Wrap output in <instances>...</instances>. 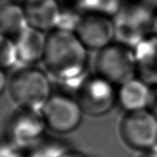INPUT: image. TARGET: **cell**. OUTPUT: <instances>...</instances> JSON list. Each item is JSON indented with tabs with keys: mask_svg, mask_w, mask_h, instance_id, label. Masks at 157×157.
Returning a JSON list of instances; mask_svg holds the SVG:
<instances>
[{
	"mask_svg": "<svg viewBox=\"0 0 157 157\" xmlns=\"http://www.w3.org/2000/svg\"><path fill=\"white\" fill-rule=\"evenodd\" d=\"M0 157H29L26 151L21 150L8 141L3 139Z\"/></svg>",
	"mask_w": 157,
	"mask_h": 157,
	"instance_id": "ac0fdd59",
	"label": "cell"
},
{
	"mask_svg": "<svg viewBox=\"0 0 157 157\" xmlns=\"http://www.w3.org/2000/svg\"><path fill=\"white\" fill-rule=\"evenodd\" d=\"M137 76L157 86V35L149 34L134 49Z\"/></svg>",
	"mask_w": 157,
	"mask_h": 157,
	"instance_id": "7c38bea8",
	"label": "cell"
},
{
	"mask_svg": "<svg viewBox=\"0 0 157 157\" xmlns=\"http://www.w3.org/2000/svg\"><path fill=\"white\" fill-rule=\"evenodd\" d=\"M14 41L20 64L34 65L35 63L41 61L46 43L44 32L29 26Z\"/></svg>",
	"mask_w": 157,
	"mask_h": 157,
	"instance_id": "4fadbf2b",
	"label": "cell"
},
{
	"mask_svg": "<svg viewBox=\"0 0 157 157\" xmlns=\"http://www.w3.org/2000/svg\"><path fill=\"white\" fill-rule=\"evenodd\" d=\"M148 109L155 114V116L157 118V86L153 87V92H152V98L150 101V105L148 107Z\"/></svg>",
	"mask_w": 157,
	"mask_h": 157,
	"instance_id": "d6986e66",
	"label": "cell"
},
{
	"mask_svg": "<svg viewBox=\"0 0 157 157\" xmlns=\"http://www.w3.org/2000/svg\"><path fill=\"white\" fill-rule=\"evenodd\" d=\"M23 8L29 27L44 33L57 28L61 8L55 0H25Z\"/></svg>",
	"mask_w": 157,
	"mask_h": 157,
	"instance_id": "30bf717a",
	"label": "cell"
},
{
	"mask_svg": "<svg viewBox=\"0 0 157 157\" xmlns=\"http://www.w3.org/2000/svg\"><path fill=\"white\" fill-rule=\"evenodd\" d=\"M138 157H157V149L142 153Z\"/></svg>",
	"mask_w": 157,
	"mask_h": 157,
	"instance_id": "cb8c5ba5",
	"label": "cell"
},
{
	"mask_svg": "<svg viewBox=\"0 0 157 157\" xmlns=\"http://www.w3.org/2000/svg\"><path fill=\"white\" fill-rule=\"evenodd\" d=\"M28 27L23 6L13 0L2 2L0 7V32L2 37L15 40Z\"/></svg>",
	"mask_w": 157,
	"mask_h": 157,
	"instance_id": "5bb4252c",
	"label": "cell"
},
{
	"mask_svg": "<svg viewBox=\"0 0 157 157\" xmlns=\"http://www.w3.org/2000/svg\"><path fill=\"white\" fill-rule=\"evenodd\" d=\"M18 61V55L14 40L2 37L0 41V64L2 70L13 68Z\"/></svg>",
	"mask_w": 157,
	"mask_h": 157,
	"instance_id": "2e32d148",
	"label": "cell"
},
{
	"mask_svg": "<svg viewBox=\"0 0 157 157\" xmlns=\"http://www.w3.org/2000/svg\"><path fill=\"white\" fill-rule=\"evenodd\" d=\"M142 3L153 10L157 8V0H142Z\"/></svg>",
	"mask_w": 157,
	"mask_h": 157,
	"instance_id": "7402d4cb",
	"label": "cell"
},
{
	"mask_svg": "<svg viewBox=\"0 0 157 157\" xmlns=\"http://www.w3.org/2000/svg\"><path fill=\"white\" fill-rule=\"evenodd\" d=\"M75 33L88 50L99 51L115 40L114 19L99 13H85Z\"/></svg>",
	"mask_w": 157,
	"mask_h": 157,
	"instance_id": "9c48e42d",
	"label": "cell"
},
{
	"mask_svg": "<svg viewBox=\"0 0 157 157\" xmlns=\"http://www.w3.org/2000/svg\"><path fill=\"white\" fill-rule=\"evenodd\" d=\"M154 10L144 4L122 5L113 17L115 40L134 49L144 38L151 34Z\"/></svg>",
	"mask_w": 157,
	"mask_h": 157,
	"instance_id": "5b68a950",
	"label": "cell"
},
{
	"mask_svg": "<svg viewBox=\"0 0 157 157\" xmlns=\"http://www.w3.org/2000/svg\"><path fill=\"white\" fill-rule=\"evenodd\" d=\"M94 66L95 74L118 86L137 76L133 49L118 41L98 51Z\"/></svg>",
	"mask_w": 157,
	"mask_h": 157,
	"instance_id": "3957f363",
	"label": "cell"
},
{
	"mask_svg": "<svg viewBox=\"0 0 157 157\" xmlns=\"http://www.w3.org/2000/svg\"><path fill=\"white\" fill-rule=\"evenodd\" d=\"M84 14L85 13L79 10L76 6L75 8H61L57 28L75 32Z\"/></svg>",
	"mask_w": 157,
	"mask_h": 157,
	"instance_id": "e0dca14e",
	"label": "cell"
},
{
	"mask_svg": "<svg viewBox=\"0 0 157 157\" xmlns=\"http://www.w3.org/2000/svg\"><path fill=\"white\" fill-rule=\"evenodd\" d=\"M7 81H8V77L6 76L5 71L2 70L0 73V91H1V93H3L5 91V89H6Z\"/></svg>",
	"mask_w": 157,
	"mask_h": 157,
	"instance_id": "44dd1931",
	"label": "cell"
},
{
	"mask_svg": "<svg viewBox=\"0 0 157 157\" xmlns=\"http://www.w3.org/2000/svg\"><path fill=\"white\" fill-rule=\"evenodd\" d=\"M116 86L97 74L87 75L76 89L74 97L85 114L100 117L108 114L118 103Z\"/></svg>",
	"mask_w": 157,
	"mask_h": 157,
	"instance_id": "8992f818",
	"label": "cell"
},
{
	"mask_svg": "<svg viewBox=\"0 0 157 157\" xmlns=\"http://www.w3.org/2000/svg\"><path fill=\"white\" fill-rule=\"evenodd\" d=\"M69 148L63 139L44 135L27 151V154L29 157H61Z\"/></svg>",
	"mask_w": 157,
	"mask_h": 157,
	"instance_id": "9a60e30c",
	"label": "cell"
},
{
	"mask_svg": "<svg viewBox=\"0 0 157 157\" xmlns=\"http://www.w3.org/2000/svg\"><path fill=\"white\" fill-rule=\"evenodd\" d=\"M87 50L75 32L56 28L46 33L41 62L50 76L75 94L87 75Z\"/></svg>",
	"mask_w": 157,
	"mask_h": 157,
	"instance_id": "6da1fadb",
	"label": "cell"
},
{
	"mask_svg": "<svg viewBox=\"0 0 157 157\" xmlns=\"http://www.w3.org/2000/svg\"><path fill=\"white\" fill-rule=\"evenodd\" d=\"M7 94L20 109L40 111L52 96V83L46 71L35 65L17 67L8 76Z\"/></svg>",
	"mask_w": 157,
	"mask_h": 157,
	"instance_id": "7a4b0ae2",
	"label": "cell"
},
{
	"mask_svg": "<svg viewBox=\"0 0 157 157\" xmlns=\"http://www.w3.org/2000/svg\"><path fill=\"white\" fill-rule=\"evenodd\" d=\"M151 34H155V35H157V13H155V14H154L153 22H152Z\"/></svg>",
	"mask_w": 157,
	"mask_h": 157,
	"instance_id": "603a6c76",
	"label": "cell"
},
{
	"mask_svg": "<svg viewBox=\"0 0 157 157\" xmlns=\"http://www.w3.org/2000/svg\"><path fill=\"white\" fill-rule=\"evenodd\" d=\"M61 157H87L84 153L78 151V150H75V149H71L69 148L68 150H66Z\"/></svg>",
	"mask_w": 157,
	"mask_h": 157,
	"instance_id": "ffe728a7",
	"label": "cell"
},
{
	"mask_svg": "<svg viewBox=\"0 0 157 157\" xmlns=\"http://www.w3.org/2000/svg\"><path fill=\"white\" fill-rule=\"evenodd\" d=\"M153 86L136 76L118 88V104L125 110L136 111L148 109L152 98Z\"/></svg>",
	"mask_w": 157,
	"mask_h": 157,
	"instance_id": "8fae6325",
	"label": "cell"
},
{
	"mask_svg": "<svg viewBox=\"0 0 157 157\" xmlns=\"http://www.w3.org/2000/svg\"><path fill=\"white\" fill-rule=\"evenodd\" d=\"M119 133L123 144L132 150L144 153L157 149V118L148 109L125 112Z\"/></svg>",
	"mask_w": 157,
	"mask_h": 157,
	"instance_id": "277c9868",
	"label": "cell"
},
{
	"mask_svg": "<svg viewBox=\"0 0 157 157\" xmlns=\"http://www.w3.org/2000/svg\"><path fill=\"white\" fill-rule=\"evenodd\" d=\"M40 112L46 128L58 135L75 131L85 114L75 98L68 93H52Z\"/></svg>",
	"mask_w": 157,
	"mask_h": 157,
	"instance_id": "52a82bcc",
	"label": "cell"
},
{
	"mask_svg": "<svg viewBox=\"0 0 157 157\" xmlns=\"http://www.w3.org/2000/svg\"><path fill=\"white\" fill-rule=\"evenodd\" d=\"M46 129L40 111L17 108L6 122L4 139L27 152L45 135Z\"/></svg>",
	"mask_w": 157,
	"mask_h": 157,
	"instance_id": "ba28073f",
	"label": "cell"
}]
</instances>
